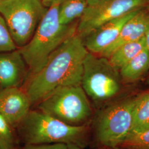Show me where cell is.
Segmentation results:
<instances>
[{"label": "cell", "instance_id": "1", "mask_svg": "<svg viewBox=\"0 0 149 149\" xmlns=\"http://www.w3.org/2000/svg\"><path fill=\"white\" fill-rule=\"evenodd\" d=\"M88 51L76 33L48 59L42 69L28 77L25 87L32 105L37 104L56 88L81 85L84 62Z\"/></svg>", "mask_w": 149, "mask_h": 149}, {"label": "cell", "instance_id": "2", "mask_svg": "<svg viewBox=\"0 0 149 149\" xmlns=\"http://www.w3.org/2000/svg\"><path fill=\"white\" fill-rule=\"evenodd\" d=\"M60 4L55 3L48 8L31 40L18 48L28 68V77L42 69L51 55L77 33L79 21L69 25L59 23Z\"/></svg>", "mask_w": 149, "mask_h": 149}, {"label": "cell", "instance_id": "3", "mask_svg": "<svg viewBox=\"0 0 149 149\" xmlns=\"http://www.w3.org/2000/svg\"><path fill=\"white\" fill-rule=\"evenodd\" d=\"M16 128L24 144H74L84 148L88 141V125H69L38 109L31 110Z\"/></svg>", "mask_w": 149, "mask_h": 149}, {"label": "cell", "instance_id": "4", "mask_svg": "<svg viewBox=\"0 0 149 149\" xmlns=\"http://www.w3.org/2000/svg\"><path fill=\"white\" fill-rule=\"evenodd\" d=\"M37 109L71 126L88 125L93 111L81 85L62 86L37 104Z\"/></svg>", "mask_w": 149, "mask_h": 149}, {"label": "cell", "instance_id": "5", "mask_svg": "<svg viewBox=\"0 0 149 149\" xmlns=\"http://www.w3.org/2000/svg\"><path fill=\"white\" fill-rule=\"evenodd\" d=\"M135 98L109 103L99 109L93 123V136L99 145L119 147L132 132Z\"/></svg>", "mask_w": 149, "mask_h": 149}, {"label": "cell", "instance_id": "6", "mask_svg": "<svg viewBox=\"0 0 149 149\" xmlns=\"http://www.w3.org/2000/svg\"><path fill=\"white\" fill-rule=\"evenodd\" d=\"M122 79L108 58L88 52L84 62L81 86L98 108L107 105L119 93Z\"/></svg>", "mask_w": 149, "mask_h": 149}, {"label": "cell", "instance_id": "7", "mask_svg": "<svg viewBox=\"0 0 149 149\" xmlns=\"http://www.w3.org/2000/svg\"><path fill=\"white\" fill-rule=\"evenodd\" d=\"M47 9L41 0H0V15L17 48L31 40Z\"/></svg>", "mask_w": 149, "mask_h": 149}, {"label": "cell", "instance_id": "8", "mask_svg": "<svg viewBox=\"0 0 149 149\" xmlns=\"http://www.w3.org/2000/svg\"><path fill=\"white\" fill-rule=\"evenodd\" d=\"M149 5V0H102L88 6L78 22L77 34L82 39L108 22Z\"/></svg>", "mask_w": 149, "mask_h": 149}, {"label": "cell", "instance_id": "9", "mask_svg": "<svg viewBox=\"0 0 149 149\" xmlns=\"http://www.w3.org/2000/svg\"><path fill=\"white\" fill-rule=\"evenodd\" d=\"M32 103L21 87L0 90V114L13 128H16L31 111Z\"/></svg>", "mask_w": 149, "mask_h": 149}, {"label": "cell", "instance_id": "10", "mask_svg": "<svg viewBox=\"0 0 149 149\" xmlns=\"http://www.w3.org/2000/svg\"><path fill=\"white\" fill-rule=\"evenodd\" d=\"M140 10L130 12L108 22L96 28L83 38V42L88 52L100 56L116 40L126 22Z\"/></svg>", "mask_w": 149, "mask_h": 149}, {"label": "cell", "instance_id": "11", "mask_svg": "<svg viewBox=\"0 0 149 149\" xmlns=\"http://www.w3.org/2000/svg\"><path fill=\"white\" fill-rule=\"evenodd\" d=\"M28 75V68L18 49L0 53V90L21 87Z\"/></svg>", "mask_w": 149, "mask_h": 149}, {"label": "cell", "instance_id": "12", "mask_svg": "<svg viewBox=\"0 0 149 149\" xmlns=\"http://www.w3.org/2000/svg\"><path fill=\"white\" fill-rule=\"evenodd\" d=\"M149 28L148 12L143 8L126 22L116 40L100 56L108 58L117 49L123 45L144 38Z\"/></svg>", "mask_w": 149, "mask_h": 149}, {"label": "cell", "instance_id": "13", "mask_svg": "<svg viewBox=\"0 0 149 149\" xmlns=\"http://www.w3.org/2000/svg\"><path fill=\"white\" fill-rule=\"evenodd\" d=\"M149 70V54L146 47L119 70L122 81L134 82Z\"/></svg>", "mask_w": 149, "mask_h": 149}, {"label": "cell", "instance_id": "14", "mask_svg": "<svg viewBox=\"0 0 149 149\" xmlns=\"http://www.w3.org/2000/svg\"><path fill=\"white\" fill-rule=\"evenodd\" d=\"M145 47L144 37L138 40L123 45L117 49L108 59L112 66L119 71Z\"/></svg>", "mask_w": 149, "mask_h": 149}, {"label": "cell", "instance_id": "15", "mask_svg": "<svg viewBox=\"0 0 149 149\" xmlns=\"http://www.w3.org/2000/svg\"><path fill=\"white\" fill-rule=\"evenodd\" d=\"M88 6L85 0H64L59 5V23L63 25H69L78 21Z\"/></svg>", "mask_w": 149, "mask_h": 149}, {"label": "cell", "instance_id": "16", "mask_svg": "<svg viewBox=\"0 0 149 149\" xmlns=\"http://www.w3.org/2000/svg\"><path fill=\"white\" fill-rule=\"evenodd\" d=\"M133 116V128L131 133L149 129V92L135 97Z\"/></svg>", "mask_w": 149, "mask_h": 149}, {"label": "cell", "instance_id": "17", "mask_svg": "<svg viewBox=\"0 0 149 149\" xmlns=\"http://www.w3.org/2000/svg\"><path fill=\"white\" fill-rule=\"evenodd\" d=\"M13 129L0 114V149H16L17 140Z\"/></svg>", "mask_w": 149, "mask_h": 149}, {"label": "cell", "instance_id": "18", "mask_svg": "<svg viewBox=\"0 0 149 149\" xmlns=\"http://www.w3.org/2000/svg\"><path fill=\"white\" fill-rule=\"evenodd\" d=\"M119 147L123 149H149V129L130 134Z\"/></svg>", "mask_w": 149, "mask_h": 149}, {"label": "cell", "instance_id": "19", "mask_svg": "<svg viewBox=\"0 0 149 149\" xmlns=\"http://www.w3.org/2000/svg\"><path fill=\"white\" fill-rule=\"evenodd\" d=\"M17 49L5 20L0 15V53L11 52Z\"/></svg>", "mask_w": 149, "mask_h": 149}, {"label": "cell", "instance_id": "20", "mask_svg": "<svg viewBox=\"0 0 149 149\" xmlns=\"http://www.w3.org/2000/svg\"><path fill=\"white\" fill-rule=\"evenodd\" d=\"M22 149H67V144L64 143L24 144Z\"/></svg>", "mask_w": 149, "mask_h": 149}, {"label": "cell", "instance_id": "21", "mask_svg": "<svg viewBox=\"0 0 149 149\" xmlns=\"http://www.w3.org/2000/svg\"><path fill=\"white\" fill-rule=\"evenodd\" d=\"M64 0H41L43 5L45 7L49 8L55 3H61Z\"/></svg>", "mask_w": 149, "mask_h": 149}, {"label": "cell", "instance_id": "22", "mask_svg": "<svg viewBox=\"0 0 149 149\" xmlns=\"http://www.w3.org/2000/svg\"><path fill=\"white\" fill-rule=\"evenodd\" d=\"M145 44H146V47L147 48L149 54V28L148 31L146 33V34L145 36Z\"/></svg>", "mask_w": 149, "mask_h": 149}, {"label": "cell", "instance_id": "23", "mask_svg": "<svg viewBox=\"0 0 149 149\" xmlns=\"http://www.w3.org/2000/svg\"><path fill=\"white\" fill-rule=\"evenodd\" d=\"M84 148L74 144H67V149H84Z\"/></svg>", "mask_w": 149, "mask_h": 149}, {"label": "cell", "instance_id": "24", "mask_svg": "<svg viewBox=\"0 0 149 149\" xmlns=\"http://www.w3.org/2000/svg\"><path fill=\"white\" fill-rule=\"evenodd\" d=\"M88 6L95 5L96 4L100 2L102 0H85Z\"/></svg>", "mask_w": 149, "mask_h": 149}, {"label": "cell", "instance_id": "25", "mask_svg": "<svg viewBox=\"0 0 149 149\" xmlns=\"http://www.w3.org/2000/svg\"><path fill=\"white\" fill-rule=\"evenodd\" d=\"M123 149L122 148H119V147H116V148H112V149Z\"/></svg>", "mask_w": 149, "mask_h": 149}, {"label": "cell", "instance_id": "26", "mask_svg": "<svg viewBox=\"0 0 149 149\" xmlns=\"http://www.w3.org/2000/svg\"><path fill=\"white\" fill-rule=\"evenodd\" d=\"M148 15H149V9H148Z\"/></svg>", "mask_w": 149, "mask_h": 149}]
</instances>
